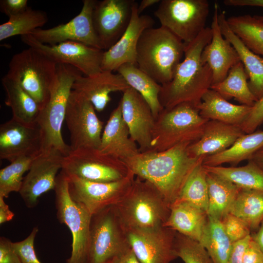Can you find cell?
I'll return each mask as SVG.
<instances>
[{
	"instance_id": "obj_1",
	"label": "cell",
	"mask_w": 263,
	"mask_h": 263,
	"mask_svg": "<svg viewBox=\"0 0 263 263\" xmlns=\"http://www.w3.org/2000/svg\"><path fill=\"white\" fill-rule=\"evenodd\" d=\"M190 144L182 143L162 151L139 152L124 162L136 176L155 186L170 207L196 165L204 160L190 155Z\"/></svg>"
},
{
	"instance_id": "obj_2",
	"label": "cell",
	"mask_w": 263,
	"mask_h": 263,
	"mask_svg": "<svg viewBox=\"0 0 263 263\" xmlns=\"http://www.w3.org/2000/svg\"><path fill=\"white\" fill-rule=\"evenodd\" d=\"M211 28L206 27L192 42L185 44L184 57L178 64L171 80L161 85L159 99L164 109L182 103H200L212 83L209 66L201 58L204 48L212 38Z\"/></svg>"
},
{
	"instance_id": "obj_3",
	"label": "cell",
	"mask_w": 263,
	"mask_h": 263,
	"mask_svg": "<svg viewBox=\"0 0 263 263\" xmlns=\"http://www.w3.org/2000/svg\"><path fill=\"white\" fill-rule=\"evenodd\" d=\"M185 43L165 27L145 30L139 39L136 65L161 85L171 80L184 57Z\"/></svg>"
},
{
	"instance_id": "obj_4",
	"label": "cell",
	"mask_w": 263,
	"mask_h": 263,
	"mask_svg": "<svg viewBox=\"0 0 263 263\" xmlns=\"http://www.w3.org/2000/svg\"><path fill=\"white\" fill-rule=\"evenodd\" d=\"M113 207L125 230L163 226L170 211L169 205L159 190L138 176L125 196Z\"/></svg>"
},
{
	"instance_id": "obj_5",
	"label": "cell",
	"mask_w": 263,
	"mask_h": 263,
	"mask_svg": "<svg viewBox=\"0 0 263 263\" xmlns=\"http://www.w3.org/2000/svg\"><path fill=\"white\" fill-rule=\"evenodd\" d=\"M79 73L71 65L57 64L56 82L37 122L41 133L42 151L55 149L66 156L71 150L70 145L64 142L61 131L73 85Z\"/></svg>"
},
{
	"instance_id": "obj_6",
	"label": "cell",
	"mask_w": 263,
	"mask_h": 263,
	"mask_svg": "<svg viewBox=\"0 0 263 263\" xmlns=\"http://www.w3.org/2000/svg\"><path fill=\"white\" fill-rule=\"evenodd\" d=\"M208 121L200 115L197 106L190 103L164 109L155 118L150 151L195 142L201 137Z\"/></svg>"
},
{
	"instance_id": "obj_7",
	"label": "cell",
	"mask_w": 263,
	"mask_h": 263,
	"mask_svg": "<svg viewBox=\"0 0 263 263\" xmlns=\"http://www.w3.org/2000/svg\"><path fill=\"white\" fill-rule=\"evenodd\" d=\"M57 70V64L29 47L12 56L6 75L18 83L41 110L49 98L56 79Z\"/></svg>"
},
{
	"instance_id": "obj_8",
	"label": "cell",
	"mask_w": 263,
	"mask_h": 263,
	"mask_svg": "<svg viewBox=\"0 0 263 263\" xmlns=\"http://www.w3.org/2000/svg\"><path fill=\"white\" fill-rule=\"evenodd\" d=\"M130 247L113 206L92 215L85 263H110Z\"/></svg>"
},
{
	"instance_id": "obj_9",
	"label": "cell",
	"mask_w": 263,
	"mask_h": 263,
	"mask_svg": "<svg viewBox=\"0 0 263 263\" xmlns=\"http://www.w3.org/2000/svg\"><path fill=\"white\" fill-rule=\"evenodd\" d=\"M54 190L57 219L67 226L72 235L71 254L66 262L85 263L92 215L83 205L72 199L67 176L61 170Z\"/></svg>"
},
{
	"instance_id": "obj_10",
	"label": "cell",
	"mask_w": 263,
	"mask_h": 263,
	"mask_svg": "<svg viewBox=\"0 0 263 263\" xmlns=\"http://www.w3.org/2000/svg\"><path fill=\"white\" fill-rule=\"evenodd\" d=\"M61 170L67 175L97 182L119 181L132 172L123 161L92 148L71 150L63 158Z\"/></svg>"
},
{
	"instance_id": "obj_11",
	"label": "cell",
	"mask_w": 263,
	"mask_h": 263,
	"mask_svg": "<svg viewBox=\"0 0 263 263\" xmlns=\"http://www.w3.org/2000/svg\"><path fill=\"white\" fill-rule=\"evenodd\" d=\"M209 10L207 0H162L154 15L161 26L188 44L206 28Z\"/></svg>"
},
{
	"instance_id": "obj_12",
	"label": "cell",
	"mask_w": 263,
	"mask_h": 263,
	"mask_svg": "<svg viewBox=\"0 0 263 263\" xmlns=\"http://www.w3.org/2000/svg\"><path fill=\"white\" fill-rule=\"evenodd\" d=\"M21 39L29 47L39 51L56 64L71 65L85 76H93L102 71L103 50L73 41L45 44L30 34L21 36Z\"/></svg>"
},
{
	"instance_id": "obj_13",
	"label": "cell",
	"mask_w": 263,
	"mask_h": 263,
	"mask_svg": "<svg viewBox=\"0 0 263 263\" xmlns=\"http://www.w3.org/2000/svg\"><path fill=\"white\" fill-rule=\"evenodd\" d=\"M95 111L90 101L72 91L65 119L70 133L71 150L99 148L104 128L103 122L98 118Z\"/></svg>"
},
{
	"instance_id": "obj_14",
	"label": "cell",
	"mask_w": 263,
	"mask_h": 263,
	"mask_svg": "<svg viewBox=\"0 0 263 263\" xmlns=\"http://www.w3.org/2000/svg\"><path fill=\"white\" fill-rule=\"evenodd\" d=\"M67 176L70 196L83 205L92 215L117 204L129 190L135 175L132 172L123 179L112 182H93L73 175Z\"/></svg>"
},
{
	"instance_id": "obj_15",
	"label": "cell",
	"mask_w": 263,
	"mask_h": 263,
	"mask_svg": "<svg viewBox=\"0 0 263 263\" xmlns=\"http://www.w3.org/2000/svg\"><path fill=\"white\" fill-rule=\"evenodd\" d=\"M64 156L58 150L51 149L42 151L34 159L19 191L27 207H36L42 194L55 189Z\"/></svg>"
},
{
	"instance_id": "obj_16",
	"label": "cell",
	"mask_w": 263,
	"mask_h": 263,
	"mask_svg": "<svg viewBox=\"0 0 263 263\" xmlns=\"http://www.w3.org/2000/svg\"><path fill=\"white\" fill-rule=\"evenodd\" d=\"M96 1L83 0L79 13L68 22L48 29L38 28L30 34L45 44L54 45L73 41L103 50L93 21V12Z\"/></svg>"
},
{
	"instance_id": "obj_17",
	"label": "cell",
	"mask_w": 263,
	"mask_h": 263,
	"mask_svg": "<svg viewBox=\"0 0 263 263\" xmlns=\"http://www.w3.org/2000/svg\"><path fill=\"white\" fill-rule=\"evenodd\" d=\"M125 230L130 246L141 263H170L177 258L174 230L161 226Z\"/></svg>"
},
{
	"instance_id": "obj_18",
	"label": "cell",
	"mask_w": 263,
	"mask_h": 263,
	"mask_svg": "<svg viewBox=\"0 0 263 263\" xmlns=\"http://www.w3.org/2000/svg\"><path fill=\"white\" fill-rule=\"evenodd\" d=\"M134 0L96 1L93 21L103 50H107L121 38L130 23Z\"/></svg>"
},
{
	"instance_id": "obj_19",
	"label": "cell",
	"mask_w": 263,
	"mask_h": 263,
	"mask_svg": "<svg viewBox=\"0 0 263 263\" xmlns=\"http://www.w3.org/2000/svg\"><path fill=\"white\" fill-rule=\"evenodd\" d=\"M42 151V138L37 124L14 118L0 126V158L10 163L21 157H36Z\"/></svg>"
},
{
	"instance_id": "obj_20",
	"label": "cell",
	"mask_w": 263,
	"mask_h": 263,
	"mask_svg": "<svg viewBox=\"0 0 263 263\" xmlns=\"http://www.w3.org/2000/svg\"><path fill=\"white\" fill-rule=\"evenodd\" d=\"M120 100L123 119L132 139L137 144L139 152L151 150L152 132L155 118L150 107L143 96L130 87L123 93Z\"/></svg>"
},
{
	"instance_id": "obj_21",
	"label": "cell",
	"mask_w": 263,
	"mask_h": 263,
	"mask_svg": "<svg viewBox=\"0 0 263 263\" xmlns=\"http://www.w3.org/2000/svg\"><path fill=\"white\" fill-rule=\"evenodd\" d=\"M138 3L135 2L132 9L130 23L124 33L110 48L104 52L101 69L113 72L126 63L136 64L138 42L143 32L152 27L154 21L149 15H140L137 11Z\"/></svg>"
},
{
	"instance_id": "obj_22",
	"label": "cell",
	"mask_w": 263,
	"mask_h": 263,
	"mask_svg": "<svg viewBox=\"0 0 263 263\" xmlns=\"http://www.w3.org/2000/svg\"><path fill=\"white\" fill-rule=\"evenodd\" d=\"M219 12V5L215 2L210 27L212 38L210 42L204 48L201 55L202 61L211 69L212 74V85L223 81L231 68L241 61L234 48L221 33L218 19Z\"/></svg>"
},
{
	"instance_id": "obj_23",
	"label": "cell",
	"mask_w": 263,
	"mask_h": 263,
	"mask_svg": "<svg viewBox=\"0 0 263 263\" xmlns=\"http://www.w3.org/2000/svg\"><path fill=\"white\" fill-rule=\"evenodd\" d=\"M130 87L118 73L102 71L91 76H82L79 73L73 83L72 90L90 101L96 111L101 112L111 100V93H123Z\"/></svg>"
},
{
	"instance_id": "obj_24",
	"label": "cell",
	"mask_w": 263,
	"mask_h": 263,
	"mask_svg": "<svg viewBox=\"0 0 263 263\" xmlns=\"http://www.w3.org/2000/svg\"><path fill=\"white\" fill-rule=\"evenodd\" d=\"M98 149L123 162L140 152L123 119L120 101L111 113L103 128Z\"/></svg>"
},
{
	"instance_id": "obj_25",
	"label": "cell",
	"mask_w": 263,
	"mask_h": 263,
	"mask_svg": "<svg viewBox=\"0 0 263 263\" xmlns=\"http://www.w3.org/2000/svg\"><path fill=\"white\" fill-rule=\"evenodd\" d=\"M244 133L240 126L208 120L201 137L189 146V153L204 159L226 150Z\"/></svg>"
},
{
	"instance_id": "obj_26",
	"label": "cell",
	"mask_w": 263,
	"mask_h": 263,
	"mask_svg": "<svg viewBox=\"0 0 263 263\" xmlns=\"http://www.w3.org/2000/svg\"><path fill=\"white\" fill-rule=\"evenodd\" d=\"M218 19L221 33L237 52L249 79V88L258 100L263 97V57L250 50L231 30L224 11L219 12Z\"/></svg>"
},
{
	"instance_id": "obj_27",
	"label": "cell",
	"mask_w": 263,
	"mask_h": 263,
	"mask_svg": "<svg viewBox=\"0 0 263 263\" xmlns=\"http://www.w3.org/2000/svg\"><path fill=\"white\" fill-rule=\"evenodd\" d=\"M197 108L200 115L206 119L241 126L252 107L230 103L210 88L202 96Z\"/></svg>"
},
{
	"instance_id": "obj_28",
	"label": "cell",
	"mask_w": 263,
	"mask_h": 263,
	"mask_svg": "<svg viewBox=\"0 0 263 263\" xmlns=\"http://www.w3.org/2000/svg\"><path fill=\"white\" fill-rule=\"evenodd\" d=\"M163 226L202 244L206 229L207 214L187 203L172 205Z\"/></svg>"
},
{
	"instance_id": "obj_29",
	"label": "cell",
	"mask_w": 263,
	"mask_h": 263,
	"mask_svg": "<svg viewBox=\"0 0 263 263\" xmlns=\"http://www.w3.org/2000/svg\"><path fill=\"white\" fill-rule=\"evenodd\" d=\"M263 147V131L244 133L226 150L205 157L203 164L207 166H220L224 164L237 165L244 160H250Z\"/></svg>"
},
{
	"instance_id": "obj_30",
	"label": "cell",
	"mask_w": 263,
	"mask_h": 263,
	"mask_svg": "<svg viewBox=\"0 0 263 263\" xmlns=\"http://www.w3.org/2000/svg\"><path fill=\"white\" fill-rule=\"evenodd\" d=\"M1 83L6 94L5 104L11 109L12 117L27 124H37L41 109L36 101L6 75L2 78Z\"/></svg>"
},
{
	"instance_id": "obj_31",
	"label": "cell",
	"mask_w": 263,
	"mask_h": 263,
	"mask_svg": "<svg viewBox=\"0 0 263 263\" xmlns=\"http://www.w3.org/2000/svg\"><path fill=\"white\" fill-rule=\"evenodd\" d=\"M130 87L139 93L147 101L155 117L164 109L159 96L161 85L140 70L136 64L126 63L116 70Z\"/></svg>"
},
{
	"instance_id": "obj_32",
	"label": "cell",
	"mask_w": 263,
	"mask_h": 263,
	"mask_svg": "<svg viewBox=\"0 0 263 263\" xmlns=\"http://www.w3.org/2000/svg\"><path fill=\"white\" fill-rule=\"evenodd\" d=\"M207 172L208 192L207 214L208 216L221 220L229 213L240 188L230 181Z\"/></svg>"
},
{
	"instance_id": "obj_33",
	"label": "cell",
	"mask_w": 263,
	"mask_h": 263,
	"mask_svg": "<svg viewBox=\"0 0 263 263\" xmlns=\"http://www.w3.org/2000/svg\"><path fill=\"white\" fill-rule=\"evenodd\" d=\"M248 76L240 61L229 70L226 77L210 89L216 91L226 100L234 98L242 105L252 107L258 100L251 91Z\"/></svg>"
},
{
	"instance_id": "obj_34",
	"label": "cell",
	"mask_w": 263,
	"mask_h": 263,
	"mask_svg": "<svg viewBox=\"0 0 263 263\" xmlns=\"http://www.w3.org/2000/svg\"><path fill=\"white\" fill-rule=\"evenodd\" d=\"M204 167L207 172L230 181L240 188L263 192V169L251 160L241 167Z\"/></svg>"
},
{
	"instance_id": "obj_35",
	"label": "cell",
	"mask_w": 263,
	"mask_h": 263,
	"mask_svg": "<svg viewBox=\"0 0 263 263\" xmlns=\"http://www.w3.org/2000/svg\"><path fill=\"white\" fill-rule=\"evenodd\" d=\"M229 213L244 221L251 231H257L263 220V192L240 188Z\"/></svg>"
},
{
	"instance_id": "obj_36",
	"label": "cell",
	"mask_w": 263,
	"mask_h": 263,
	"mask_svg": "<svg viewBox=\"0 0 263 263\" xmlns=\"http://www.w3.org/2000/svg\"><path fill=\"white\" fill-rule=\"evenodd\" d=\"M203 161H201L196 165L187 179L179 196L172 205L187 203L207 213L208 207L207 172L203 164Z\"/></svg>"
},
{
	"instance_id": "obj_37",
	"label": "cell",
	"mask_w": 263,
	"mask_h": 263,
	"mask_svg": "<svg viewBox=\"0 0 263 263\" xmlns=\"http://www.w3.org/2000/svg\"><path fill=\"white\" fill-rule=\"evenodd\" d=\"M231 30L253 52L263 56V20L249 15L227 18Z\"/></svg>"
},
{
	"instance_id": "obj_38",
	"label": "cell",
	"mask_w": 263,
	"mask_h": 263,
	"mask_svg": "<svg viewBox=\"0 0 263 263\" xmlns=\"http://www.w3.org/2000/svg\"><path fill=\"white\" fill-rule=\"evenodd\" d=\"M201 244L213 263H226L233 246L221 220L209 216Z\"/></svg>"
},
{
	"instance_id": "obj_39",
	"label": "cell",
	"mask_w": 263,
	"mask_h": 263,
	"mask_svg": "<svg viewBox=\"0 0 263 263\" xmlns=\"http://www.w3.org/2000/svg\"><path fill=\"white\" fill-rule=\"evenodd\" d=\"M47 21L45 12L28 7L24 12L9 18L7 21L0 25V40L17 35H29L33 30L40 28Z\"/></svg>"
},
{
	"instance_id": "obj_40",
	"label": "cell",
	"mask_w": 263,
	"mask_h": 263,
	"mask_svg": "<svg viewBox=\"0 0 263 263\" xmlns=\"http://www.w3.org/2000/svg\"><path fill=\"white\" fill-rule=\"evenodd\" d=\"M35 158H18L0 170V196L7 198L12 192H19L23 175L29 170Z\"/></svg>"
},
{
	"instance_id": "obj_41",
	"label": "cell",
	"mask_w": 263,
	"mask_h": 263,
	"mask_svg": "<svg viewBox=\"0 0 263 263\" xmlns=\"http://www.w3.org/2000/svg\"><path fill=\"white\" fill-rule=\"evenodd\" d=\"M174 248L177 258L185 263H213L204 247L198 242L176 232Z\"/></svg>"
},
{
	"instance_id": "obj_42",
	"label": "cell",
	"mask_w": 263,
	"mask_h": 263,
	"mask_svg": "<svg viewBox=\"0 0 263 263\" xmlns=\"http://www.w3.org/2000/svg\"><path fill=\"white\" fill-rule=\"evenodd\" d=\"M221 221L226 235L233 244L251 234V230L247 224L230 213L226 214Z\"/></svg>"
},
{
	"instance_id": "obj_43",
	"label": "cell",
	"mask_w": 263,
	"mask_h": 263,
	"mask_svg": "<svg viewBox=\"0 0 263 263\" xmlns=\"http://www.w3.org/2000/svg\"><path fill=\"white\" fill-rule=\"evenodd\" d=\"M38 231V227L35 226L25 239L13 243L14 247L22 263H42L38 259L34 247L35 239Z\"/></svg>"
},
{
	"instance_id": "obj_44",
	"label": "cell",
	"mask_w": 263,
	"mask_h": 263,
	"mask_svg": "<svg viewBox=\"0 0 263 263\" xmlns=\"http://www.w3.org/2000/svg\"><path fill=\"white\" fill-rule=\"evenodd\" d=\"M263 123V97L257 101L252 107L247 118L241 125L245 133L256 131L257 128Z\"/></svg>"
},
{
	"instance_id": "obj_45",
	"label": "cell",
	"mask_w": 263,
	"mask_h": 263,
	"mask_svg": "<svg viewBox=\"0 0 263 263\" xmlns=\"http://www.w3.org/2000/svg\"><path fill=\"white\" fill-rule=\"evenodd\" d=\"M0 263H22L13 242L3 236L0 237Z\"/></svg>"
},
{
	"instance_id": "obj_46",
	"label": "cell",
	"mask_w": 263,
	"mask_h": 263,
	"mask_svg": "<svg viewBox=\"0 0 263 263\" xmlns=\"http://www.w3.org/2000/svg\"><path fill=\"white\" fill-rule=\"evenodd\" d=\"M27 3V0H0V10L10 18L26 10Z\"/></svg>"
},
{
	"instance_id": "obj_47",
	"label": "cell",
	"mask_w": 263,
	"mask_h": 263,
	"mask_svg": "<svg viewBox=\"0 0 263 263\" xmlns=\"http://www.w3.org/2000/svg\"><path fill=\"white\" fill-rule=\"evenodd\" d=\"M251 239L250 234L244 239L233 243L226 263H243L244 254Z\"/></svg>"
},
{
	"instance_id": "obj_48",
	"label": "cell",
	"mask_w": 263,
	"mask_h": 263,
	"mask_svg": "<svg viewBox=\"0 0 263 263\" xmlns=\"http://www.w3.org/2000/svg\"><path fill=\"white\" fill-rule=\"evenodd\" d=\"M243 263H263V253L252 238L244 252Z\"/></svg>"
},
{
	"instance_id": "obj_49",
	"label": "cell",
	"mask_w": 263,
	"mask_h": 263,
	"mask_svg": "<svg viewBox=\"0 0 263 263\" xmlns=\"http://www.w3.org/2000/svg\"><path fill=\"white\" fill-rule=\"evenodd\" d=\"M110 263H141L131 247L114 259Z\"/></svg>"
},
{
	"instance_id": "obj_50",
	"label": "cell",
	"mask_w": 263,
	"mask_h": 263,
	"mask_svg": "<svg viewBox=\"0 0 263 263\" xmlns=\"http://www.w3.org/2000/svg\"><path fill=\"white\" fill-rule=\"evenodd\" d=\"M14 217V213L10 209L5 202L4 198L0 196V224L10 221Z\"/></svg>"
},
{
	"instance_id": "obj_51",
	"label": "cell",
	"mask_w": 263,
	"mask_h": 263,
	"mask_svg": "<svg viewBox=\"0 0 263 263\" xmlns=\"http://www.w3.org/2000/svg\"><path fill=\"white\" fill-rule=\"evenodd\" d=\"M224 3L231 6H256L263 8V0H225Z\"/></svg>"
},
{
	"instance_id": "obj_52",
	"label": "cell",
	"mask_w": 263,
	"mask_h": 263,
	"mask_svg": "<svg viewBox=\"0 0 263 263\" xmlns=\"http://www.w3.org/2000/svg\"><path fill=\"white\" fill-rule=\"evenodd\" d=\"M251 236L263 253V220L258 230L253 234H251Z\"/></svg>"
},
{
	"instance_id": "obj_53",
	"label": "cell",
	"mask_w": 263,
	"mask_h": 263,
	"mask_svg": "<svg viewBox=\"0 0 263 263\" xmlns=\"http://www.w3.org/2000/svg\"><path fill=\"white\" fill-rule=\"evenodd\" d=\"M160 0H142L139 5H138L137 11L140 15L141 13L146 8L156 4L159 3Z\"/></svg>"
},
{
	"instance_id": "obj_54",
	"label": "cell",
	"mask_w": 263,
	"mask_h": 263,
	"mask_svg": "<svg viewBox=\"0 0 263 263\" xmlns=\"http://www.w3.org/2000/svg\"><path fill=\"white\" fill-rule=\"evenodd\" d=\"M251 160L263 169V147L254 154Z\"/></svg>"
},
{
	"instance_id": "obj_55",
	"label": "cell",
	"mask_w": 263,
	"mask_h": 263,
	"mask_svg": "<svg viewBox=\"0 0 263 263\" xmlns=\"http://www.w3.org/2000/svg\"><path fill=\"white\" fill-rule=\"evenodd\" d=\"M258 18H259L260 19H262L263 20V16H257Z\"/></svg>"
}]
</instances>
